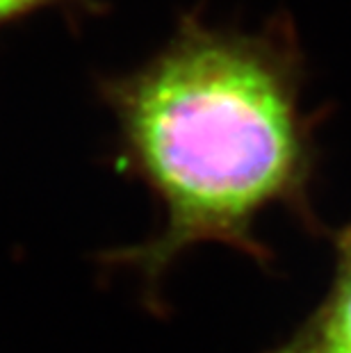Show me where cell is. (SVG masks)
I'll return each mask as SVG.
<instances>
[{
    "instance_id": "1",
    "label": "cell",
    "mask_w": 351,
    "mask_h": 353,
    "mask_svg": "<svg viewBox=\"0 0 351 353\" xmlns=\"http://www.w3.org/2000/svg\"><path fill=\"white\" fill-rule=\"evenodd\" d=\"M303 87L305 57L285 14L240 30L212 26L199 10L181 14L137 69L96 78L117 123L114 167L144 185L162 214L144 242L101 253V267L135 274L158 312L164 278L194 246L223 244L270 269L263 214L285 210L322 230L312 205L319 117L303 110Z\"/></svg>"
},
{
    "instance_id": "2",
    "label": "cell",
    "mask_w": 351,
    "mask_h": 353,
    "mask_svg": "<svg viewBox=\"0 0 351 353\" xmlns=\"http://www.w3.org/2000/svg\"><path fill=\"white\" fill-rule=\"evenodd\" d=\"M333 276L324 299L285 340L263 353H351V223L331 232Z\"/></svg>"
},
{
    "instance_id": "3",
    "label": "cell",
    "mask_w": 351,
    "mask_h": 353,
    "mask_svg": "<svg viewBox=\"0 0 351 353\" xmlns=\"http://www.w3.org/2000/svg\"><path fill=\"white\" fill-rule=\"evenodd\" d=\"M43 10L59 12L66 26L78 30L87 19L106 12V5H101L99 0H0V30Z\"/></svg>"
}]
</instances>
